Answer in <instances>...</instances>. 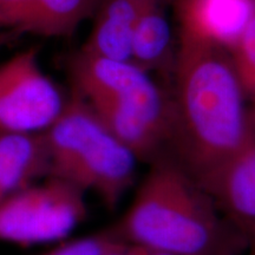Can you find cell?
Masks as SVG:
<instances>
[{"instance_id":"6da1fadb","label":"cell","mask_w":255,"mask_h":255,"mask_svg":"<svg viewBox=\"0 0 255 255\" xmlns=\"http://www.w3.org/2000/svg\"><path fill=\"white\" fill-rule=\"evenodd\" d=\"M170 95L171 156L206 189L255 141L250 103L231 53L178 33Z\"/></svg>"},{"instance_id":"7a4b0ae2","label":"cell","mask_w":255,"mask_h":255,"mask_svg":"<svg viewBox=\"0 0 255 255\" xmlns=\"http://www.w3.org/2000/svg\"><path fill=\"white\" fill-rule=\"evenodd\" d=\"M124 244L164 255H245L246 245L209 191L171 155L150 163L122 219Z\"/></svg>"},{"instance_id":"3957f363","label":"cell","mask_w":255,"mask_h":255,"mask_svg":"<svg viewBox=\"0 0 255 255\" xmlns=\"http://www.w3.org/2000/svg\"><path fill=\"white\" fill-rule=\"evenodd\" d=\"M76 91L139 162L171 154L173 102L170 90L130 59L79 49L69 58Z\"/></svg>"},{"instance_id":"277c9868","label":"cell","mask_w":255,"mask_h":255,"mask_svg":"<svg viewBox=\"0 0 255 255\" xmlns=\"http://www.w3.org/2000/svg\"><path fill=\"white\" fill-rule=\"evenodd\" d=\"M43 136L49 176L96 194L108 208L131 187L138 158L76 91L70 92L62 114Z\"/></svg>"},{"instance_id":"5b68a950","label":"cell","mask_w":255,"mask_h":255,"mask_svg":"<svg viewBox=\"0 0 255 255\" xmlns=\"http://www.w3.org/2000/svg\"><path fill=\"white\" fill-rule=\"evenodd\" d=\"M85 216V193L47 176L0 201V242L31 247L60 241Z\"/></svg>"},{"instance_id":"8992f818","label":"cell","mask_w":255,"mask_h":255,"mask_svg":"<svg viewBox=\"0 0 255 255\" xmlns=\"http://www.w3.org/2000/svg\"><path fill=\"white\" fill-rule=\"evenodd\" d=\"M66 100L40 68L36 49L0 65V133H43L62 114Z\"/></svg>"},{"instance_id":"52a82bcc","label":"cell","mask_w":255,"mask_h":255,"mask_svg":"<svg viewBox=\"0 0 255 255\" xmlns=\"http://www.w3.org/2000/svg\"><path fill=\"white\" fill-rule=\"evenodd\" d=\"M100 0H0V30L70 37L92 19Z\"/></svg>"},{"instance_id":"ba28073f","label":"cell","mask_w":255,"mask_h":255,"mask_svg":"<svg viewBox=\"0 0 255 255\" xmlns=\"http://www.w3.org/2000/svg\"><path fill=\"white\" fill-rule=\"evenodd\" d=\"M178 33L231 52L255 9V0H171Z\"/></svg>"},{"instance_id":"9c48e42d","label":"cell","mask_w":255,"mask_h":255,"mask_svg":"<svg viewBox=\"0 0 255 255\" xmlns=\"http://www.w3.org/2000/svg\"><path fill=\"white\" fill-rule=\"evenodd\" d=\"M255 255V141L222 169L206 188Z\"/></svg>"},{"instance_id":"30bf717a","label":"cell","mask_w":255,"mask_h":255,"mask_svg":"<svg viewBox=\"0 0 255 255\" xmlns=\"http://www.w3.org/2000/svg\"><path fill=\"white\" fill-rule=\"evenodd\" d=\"M177 43L169 17V0H146L133 27L130 60L170 89L176 64Z\"/></svg>"},{"instance_id":"8fae6325","label":"cell","mask_w":255,"mask_h":255,"mask_svg":"<svg viewBox=\"0 0 255 255\" xmlns=\"http://www.w3.org/2000/svg\"><path fill=\"white\" fill-rule=\"evenodd\" d=\"M146 0H100L92 17L87 52L116 59H130L133 27Z\"/></svg>"},{"instance_id":"7c38bea8","label":"cell","mask_w":255,"mask_h":255,"mask_svg":"<svg viewBox=\"0 0 255 255\" xmlns=\"http://www.w3.org/2000/svg\"><path fill=\"white\" fill-rule=\"evenodd\" d=\"M49 176L43 133H0V201Z\"/></svg>"},{"instance_id":"4fadbf2b","label":"cell","mask_w":255,"mask_h":255,"mask_svg":"<svg viewBox=\"0 0 255 255\" xmlns=\"http://www.w3.org/2000/svg\"><path fill=\"white\" fill-rule=\"evenodd\" d=\"M251 108V116L255 114V9L246 28L231 52Z\"/></svg>"},{"instance_id":"5bb4252c","label":"cell","mask_w":255,"mask_h":255,"mask_svg":"<svg viewBox=\"0 0 255 255\" xmlns=\"http://www.w3.org/2000/svg\"><path fill=\"white\" fill-rule=\"evenodd\" d=\"M121 244L124 242L111 226L95 234L65 242L44 255H104Z\"/></svg>"},{"instance_id":"9a60e30c","label":"cell","mask_w":255,"mask_h":255,"mask_svg":"<svg viewBox=\"0 0 255 255\" xmlns=\"http://www.w3.org/2000/svg\"><path fill=\"white\" fill-rule=\"evenodd\" d=\"M104 255H164V254H159V253H156V252L144 250V248L131 246V245L121 244L120 246L113 248V250L107 252Z\"/></svg>"},{"instance_id":"2e32d148","label":"cell","mask_w":255,"mask_h":255,"mask_svg":"<svg viewBox=\"0 0 255 255\" xmlns=\"http://www.w3.org/2000/svg\"><path fill=\"white\" fill-rule=\"evenodd\" d=\"M7 37H8V32H6V33H4L1 37H0V49H1V46L4 45L5 39H6V38H7Z\"/></svg>"},{"instance_id":"e0dca14e","label":"cell","mask_w":255,"mask_h":255,"mask_svg":"<svg viewBox=\"0 0 255 255\" xmlns=\"http://www.w3.org/2000/svg\"><path fill=\"white\" fill-rule=\"evenodd\" d=\"M251 119H252V128H253V135H254V139H255V114L252 115Z\"/></svg>"},{"instance_id":"ac0fdd59","label":"cell","mask_w":255,"mask_h":255,"mask_svg":"<svg viewBox=\"0 0 255 255\" xmlns=\"http://www.w3.org/2000/svg\"><path fill=\"white\" fill-rule=\"evenodd\" d=\"M4 33H6V32H5V31H1V30H0V37H1V36H2V34H4Z\"/></svg>"}]
</instances>
